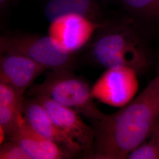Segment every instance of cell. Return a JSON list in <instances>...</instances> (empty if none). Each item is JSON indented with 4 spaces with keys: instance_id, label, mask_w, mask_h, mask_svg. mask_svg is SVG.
I'll return each instance as SVG.
<instances>
[{
    "instance_id": "cell-17",
    "label": "cell",
    "mask_w": 159,
    "mask_h": 159,
    "mask_svg": "<svg viewBox=\"0 0 159 159\" xmlns=\"http://www.w3.org/2000/svg\"><path fill=\"white\" fill-rule=\"evenodd\" d=\"M6 136V133L4 130L0 127V143L1 144H2L5 139V137Z\"/></svg>"
},
{
    "instance_id": "cell-7",
    "label": "cell",
    "mask_w": 159,
    "mask_h": 159,
    "mask_svg": "<svg viewBox=\"0 0 159 159\" xmlns=\"http://www.w3.org/2000/svg\"><path fill=\"white\" fill-rule=\"evenodd\" d=\"M23 117L24 121L35 131L57 144L68 158L83 151L79 143L59 129L34 97L33 98L24 99Z\"/></svg>"
},
{
    "instance_id": "cell-13",
    "label": "cell",
    "mask_w": 159,
    "mask_h": 159,
    "mask_svg": "<svg viewBox=\"0 0 159 159\" xmlns=\"http://www.w3.org/2000/svg\"><path fill=\"white\" fill-rule=\"evenodd\" d=\"M23 121V111L10 106H0V127L11 140L14 136Z\"/></svg>"
},
{
    "instance_id": "cell-20",
    "label": "cell",
    "mask_w": 159,
    "mask_h": 159,
    "mask_svg": "<svg viewBox=\"0 0 159 159\" xmlns=\"http://www.w3.org/2000/svg\"><path fill=\"white\" fill-rule=\"evenodd\" d=\"M156 77H157V79H158V80H159V71H158V73H157V75H156Z\"/></svg>"
},
{
    "instance_id": "cell-3",
    "label": "cell",
    "mask_w": 159,
    "mask_h": 159,
    "mask_svg": "<svg viewBox=\"0 0 159 159\" xmlns=\"http://www.w3.org/2000/svg\"><path fill=\"white\" fill-rule=\"evenodd\" d=\"M30 93L47 97L53 102L82 114L94 123L103 119L97 107L89 85L70 70L54 71L46 74L43 83L30 87Z\"/></svg>"
},
{
    "instance_id": "cell-8",
    "label": "cell",
    "mask_w": 159,
    "mask_h": 159,
    "mask_svg": "<svg viewBox=\"0 0 159 159\" xmlns=\"http://www.w3.org/2000/svg\"><path fill=\"white\" fill-rule=\"evenodd\" d=\"M103 25L79 16H68L51 24L49 35L72 53L84 46L95 30Z\"/></svg>"
},
{
    "instance_id": "cell-19",
    "label": "cell",
    "mask_w": 159,
    "mask_h": 159,
    "mask_svg": "<svg viewBox=\"0 0 159 159\" xmlns=\"http://www.w3.org/2000/svg\"><path fill=\"white\" fill-rule=\"evenodd\" d=\"M156 123L158 124L159 125V113L158 114V116H157V121H156Z\"/></svg>"
},
{
    "instance_id": "cell-5",
    "label": "cell",
    "mask_w": 159,
    "mask_h": 159,
    "mask_svg": "<svg viewBox=\"0 0 159 159\" xmlns=\"http://www.w3.org/2000/svg\"><path fill=\"white\" fill-rule=\"evenodd\" d=\"M137 74L130 68H107L92 87L91 95L102 103L122 107L136 97Z\"/></svg>"
},
{
    "instance_id": "cell-10",
    "label": "cell",
    "mask_w": 159,
    "mask_h": 159,
    "mask_svg": "<svg viewBox=\"0 0 159 159\" xmlns=\"http://www.w3.org/2000/svg\"><path fill=\"white\" fill-rule=\"evenodd\" d=\"M31 159H61L68 158L57 144L41 136L23 120L19 130L13 138Z\"/></svg>"
},
{
    "instance_id": "cell-12",
    "label": "cell",
    "mask_w": 159,
    "mask_h": 159,
    "mask_svg": "<svg viewBox=\"0 0 159 159\" xmlns=\"http://www.w3.org/2000/svg\"><path fill=\"white\" fill-rule=\"evenodd\" d=\"M125 8L144 20L159 22V0H122Z\"/></svg>"
},
{
    "instance_id": "cell-11",
    "label": "cell",
    "mask_w": 159,
    "mask_h": 159,
    "mask_svg": "<svg viewBox=\"0 0 159 159\" xmlns=\"http://www.w3.org/2000/svg\"><path fill=\"white\" fill-rule=\"evenodd\" d=\"M71 15L94 21L100 16V9L93 0H49L45 6L44 16L50 24Z\"/></svg>"
},
{
    "instance_id": "cell-2",
    "label": "cell",
    "mask_w": 159,
    "mask_h": 159,
    "mask_svg": "<svg viewBox=\"0 0 159 159\" xmlns=\"http://www.w3.org/2000/svg\"><path fill=\"white\" fill-rule=\"evenodd\" d=\"M94 62L107 68L127 67L137 74L144 72L151 63L146 43L130 23L104 24L98 29L90 48Z\"/></svg>"
},
{
    "instance_id": "cell-6",
    "label": "cell",
    "mask_w": 159,
    "mask_h": 159,
    "mask_svg": "<svg viewBox=\"0 0 159 159\" xmlns=\"http://www.w3.org/2000/svg\"><path fill=\"white\" fill-rule=\"evenodd\" d=\"M33 96L59 129L79 143L83 151L90 154L94 147V129L81 119L80 113L73 109L57 104L45 96Z\"/></svg>"
},
{
    "instance_id": "cell-1",
    "label": "cell",
    "mask_w": 159,
    "mask_h": 159,
    "mask_svg": "<svg viewBox=\"0 0 159 159\" xmlns=\"http://www.w3.org/2000/svg\"><path fill=\"white\" fill-rule=\"evenodd\" d=\"M159 113V81L156 76L131 102L94 123V147L89 158L127 159L148 139Z\"/></svg>"
},
{
    "instance_id": "cell-4",
    "label": "cell",
    "mask_w": 159,
    "mask_h": 159,
    "mask_svg": "<svg viewBox=\"0 0 159 159\" xmlns=\"http://www.w3.org/2000/svg\"><path fill=\"white\" fill-rule=\"evenodd\" d=\"M0 50L1 53H16L29 57L47 70H70L73 64L71 52L50 35H4L0 39Z\"/></svg>"
},
{
    "instance_id": "cell-18",
    "label": "cell",
    "mask_w": 159,
    "mask_h": 159,
    "mask_svg": "<svg viewBox=\"0 0 159 159\" xmlns=\"http://www.w3.org/2000/svg\"><path fill=\"white\" fill-rule=\"evenodd\" d=\"M8 1V0H0V4H1V8H2V7L4 8V6H6V4H7Z\"/></svg>"
},
{
    "instance_id": "cell-16",
    "label": "cell",
    "mask_w": 159,
    "mask_h": 159,
    "mask_svg": "<svg viewBox=\"0 0 159 159\" xmlns=\"http://www.w3.org/2000/svg\"><path fill=\"white\" fill-rule=\"evenodd\" d=\"M149 138L153 142L159 153V125L156 123Z\"/></svg>"
},
{
    "instance_id": "cell-14",
    "label": "cell",
    "mask_w": 159,
    "mask_h": 159,
    "mask_svg": "<svg viewBox=\"0 0 159 159\" xmlns=\"http://www.w3.org/2000/svg\"><path fill=\"white\" fill-rule=\"evenodd\" d=\"M24 94L11 85L0 82V106H10L23 111Z\"/></svg>"
},
{
    "instance_id": "cell-15",
    "label": "cell",
    "mask_w": 159,
    "mask_h": 159,
    "mask_svg": "<svg viewBox=\"0 0 159 159\" xmlns=\"http://www.w3.org/2000/svg\"><path fill=\"white\" fill-rule=\"evenodd\" d=\"M0 159H31L23 148L14 140H9L1 144Z\"/></svg>"
},
{
    "instance_id": "cell-9",
    "label": "cell",
    "mask_w": 159,
    "mask_h": 159,
    "mask_svg": "<svg viewBox=\"0 0 159 159\" xmlns=\"http://www.w3.org/2000/svg\"><path fill=\"white\" fill-rule=\"evenodd\" d=\"M0 82L11 85L24 94L34 80L46 68L23 55L16 53H1Z\"/></svg>"
}]
</instances>
